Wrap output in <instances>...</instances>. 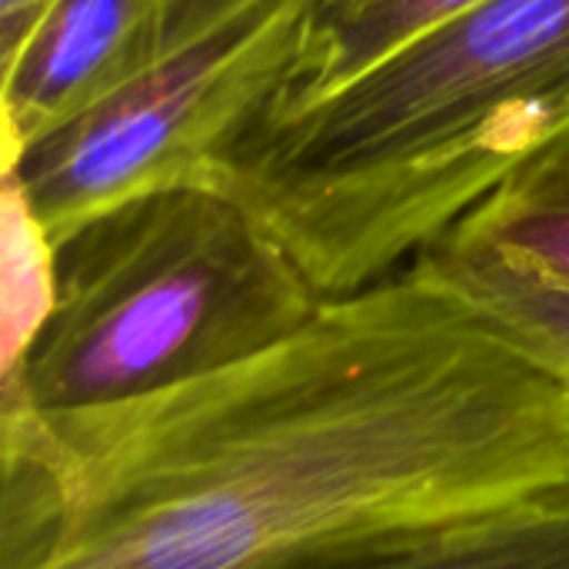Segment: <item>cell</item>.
Listing matches in <instances>:
<instances>
[{
    "label": "cell",
    "mask_w": 569,
    "mask_h": 569,
    "mask_svg": "<svg viewBox=\"0 0 569 569\" xmlns=\"http://www.w3.org/2000/svg\"><path fill=\"white\" fill-rule=\"evenodd\" d=\"M0 433V569H260L569 490V383L420 257L217 377Z\"/></svg>",
    "instance_id": "1"
},
{
    "label": "cell",
    "mask_w": 569,
    "mask_h": 569,
    "mask_svg": "<svg viewBox=\"0 0 569 569\" xmlns=\"http://www.w3.org/2000/svg\"><path fill=\"white\" fill-rule=\"evenodd\" d=\"M569 137V0H483L337 90L260 107L213 183L323 297L363 290Z\"/></svg>",
    "instance_id": "2"
},
{
    "label": "cell",
    "mask_w": 569,
    "mask_h": 569,
    "mask_svg": "<svg viewBox=\"0 0 569 569\" xmlns=\"http://www.w3.org/2000/svg\"><path fill=\"white\" fill-rule=\"evenodd\" d=\"M323 300L230 190L127 200L57 243L53 310L3 370L0 413L80 430L267 353Z\"/></svg>",
    "instance_id": "3"
},
{
    "label": "cell",
    "mask_w": 569,
    "mask_h": 569,
    "mask_svg": "<svg viewBox=\"0 0 569 569\" xmlns=\"http://www.w3.org/2000/svg\"><path fill=\"white\" fill-rule=\"evenodd\" d=\"M310 3L240 0L3 167L53 247L127 200L213 183L227 143L283 87Z\"/></svg>",
    "instance_id": "4"
},
{
    "label": "cell",
    "mask_w": 569,
    "mask_h": 569,
    "mask_svg": "<svg viewBox=\"0 0 569 569\" xmlns=\"http://www.w3.org/2000/svg\"><path fill=\"white\" fill-rule=\"evenodd\" d=\"M240 0H50L0 60V160L67 123Z\"/></svg>",
    "instance_id": "5"
},
{
    "label": "cell",
    "mask_w": 569,
    "mask_h": 569,
    "mask_svg": "<svg viewBox=\"0 0 569 569\" xmlns=\"http://www.w3.org/2000/svg\"><path fill=\"white\" fill-rule=\"evenodd\" d=\"M260 569H569V490L330 540Z\"/></svg>",
    "instance_id": "6"
},
{
    "label": "cell",
    "mask_w": 569,
    "mask_h": 569,
    "mask_svg": "<svg viewBox=\"0 0 569 569\" xmlns=\"http://www.w3.org/2000/svg\"><path fill=\"white\" fill-rule=\"evenodd\" d=\"M437 243L483 253L569 293V137L507 177Z\"/></svg>",
    "instance_id": "7"
},
{
    "label": "cell",
    "mask_w": 569,
    "mask_h": 569,
    "mask_svg": "<svg viewBox=\"0 0 569 569\" xmlns=\"http://www.w3.org/2000/svg\"><path fill=\"white\" fill-rule=\"evenodd\" d=\"M483 0H313L297 60L263 107L307 103Z\"/></svg>",
    "instance_id": "8"
},
{
    "label": "cell",
    "mask_w": 569,
    "mask_h": 569,
    "mask_svg": "<svg viewBox=\"0 0 569 569\" xmlns=\"http://www.w3.org/2000/svg\"><path fill=\"white\" fill-rule=\"evenodd\" d=\"M420 260L569 383V293L483 253L433 243Z\"/></svg>",
    "instance_id": "9"
},
{
    "label": "cell",
    "mask_w": 569,
    "mask_h": 569,
    "mask_svg": "<svg viewBox=\"0 0 569 569\" xmlns=\"http://www.w3.org/2000/svg\"><path fill=\"white\" fill-rule=\"evenodd\" d=\"M3 370H10L43 330L57 297V247L3 177Z\"/></svg>",
    "instance_id": "10"
},
{
    "label": "cell",
    "mask_w": 569,
    "mask_h": 569,
    "mask_svg": "<svg viewBox=\"0 0 569 569\" xmlns=\"http://www.w3.org/2000/svg\"><path fill=\"white\" fill-rule=\"evenodd\" d=\"M47 7L50 0H0V60L23 43Z\"/></svg>",
    "instance_id": "11"
}]
</instances>
